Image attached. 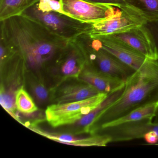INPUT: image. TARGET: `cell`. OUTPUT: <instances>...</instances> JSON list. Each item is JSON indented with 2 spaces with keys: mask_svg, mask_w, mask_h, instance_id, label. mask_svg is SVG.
<instances>
[{
  "mask_svg": "<svg viewBox=\"0 0 158 158\" xmlns=\"http://www.w3.org/2000/svg\"><path fill=\"white\" fill-rule=\"evenodd\" d=\"M83 1L92 2V3L110 4V5H113L119 8L125 4L123 0H83Z\"/></svg>",
  "mask_w": 158,
  "mask_h": 158,
  "instance_id": "obj_21",
  "label": "cell"
},
{
  "mask_svg": "<svg viewBox=\"0 0 158 158\" xmlns=\"http://www.w3.org/2000/svg\"><path fill=\"white\" fill-rule=\"evenodd\" d=\"M22 15L37 21L54 35L69 41L89 33L92 28V24L80 22L63 14L43 12L39 10L37 3Z\"/></svg>",
  "mask_w": 158,
  "mask_h": 158,
  "instance_id": "obj_3",
  "label": "cell"
},
{
  "mask_svg": "<svg viewBox=\"0 0 158 158\" xmlns=\"http://www.w3.org/2000/svg\"><path fill=\"white\" fill-rule=\"evenodd\" d=\"M15 102L17 109L23 113H32L37 110L32 98L23 88L20 89L16 92Z\"/></svg>",
  "mask_w": 158,
  "mask_h": 158,
  "instance_id": "obj_17",
  "label": "cell"
},
{
  "mask_svg": "<svg viewBox=\"0 0 158 158\" xmlns=\"http://www.w3.org/2000/svg\"><path fill=\"white\" fill-rule=\"evenodd\" d=\"M77 39L83 47L89 61L98 71L124 81L135 72L112 54L93 45L88 33Z\"/></svg>",
  "mask_w": 158,
  "mask_h": 158,
  "instance_id": "obj_5",
  "label": "cell"
},
{
  "mask_svg": "<svg viewBox=\"0 0 158 158\" xmlns=\"http://www.w3.org/2000/svg\"><path fill=\"white\" fill-rule=\"evenodd\" d=\"M30 129L52 140L75 146L105 147L109 143L111 142V138L105 134H94L90 136L83 137L73 135L71 134L50 133L35 127H30Z\"/></svg>",
  "mask_w": 158,
  "mask_h": 158,
  "instance_id": "obj_11",
  "label": "cell"
},
{
  "mask_svg": "<svg viewBox=\"0 0 158 158\" xmlns=\"http://www.w3.org/2000/svg\"><path fill=\"white\" fill-rule=\"evenodd\" d=\"M143 138L148 144L155 145L158 143V135L154 131H150L146 133Z\"/></svg>",
  "mask_w": 158,
  "mask_h": 158,
  "instance_id": "obj_22",
  "label": "cell"
},
{
  "mask_svg": "<svg viewBox=\"0 0 158 158\" xmlns=\"http://www.w3.org/2000/svg\"><path fill=\"white\" fill-rule=\"evenodd\" d=\"M158 100V59L152 60L145 68L135 71L126 79L121 95L98 117L93 132L138 107Z\"/></svg>",
  "mask_w": 158,
  "mask_h": 158,
  "instance_id": "obj_2",
  "label": "cell"
},
{
  "mask_svg": "<svg viewBox=\"0 0 158 158\" xmlns=\"http://www.w3.org/2000/svg\"><path fill=\"white\" fill-rule=\"evenodd\" d=\"M37 6L40 10L43 12H55L65 14L62 10L60 1L57 0H40Z\"/></svg>",
  "mask_w": 158,
  "mask_h": 158,
  "instance_id": "obj_18",
  "label": "cell"
},
{
  "mask_svg": "<svg viewBox=\"0 0 158 158\" xmlns=\"http://www.w3.org/2000/svg\"><path fill=\"white\" fill-rule=\"evenodd\" d=\"M81 81L93 86L101 93L109 94L124 86L125 81L96 69L88 61L79 76Z\"/></svg>",
  "mask_w": 158,
  "mask_h": 158,
  "instance_id": "obj_10",
  "label": "cell"
},
{
  "mask_svg": "<svg viewBox=\"0 0 158 158\" xmlns=\"http://www.w3.org/2000/svg\"><path fill=\"white\" fill-rule=\"evenodd\" d=\"M99 130L103 131L102 134L110 136L111 138V142H123L143 138L146 133L150 131H154L158 135V123L145 119Z\"/></svg>",
  "mask_w": 158,
  "mask_h": 158,
  "instance_id": "obj_9",
  "label": "cell"
},
{
  "mask_svg": "<svg viewBox=\"0 0 158 158\" xmlns=\"http://www.w3.org/2000/svg\"><path fill=\"white\" fill-rule=\"evenodd\" d=\"M2 41L33 67L54 64L70 41L23 15L0 21Z\"/></svg>",
  "mask_w": 158,
  "mask_h": 158,
  "instance_id": "obj_1",
  "label": "cell"
},
{
  "mask_svg": "<svg viewBox=\"0 0 158 158\" xmlns=\"http://www.w3.org/2000/svg\"><path fill=\"white\" fill-rule=\"evenodd\" d=\"M123 88L124 87L109 94L107 98L96 109L73 123L75 124V129L73 130V132L77 134L81 133H92L93 126L98 116L119 98Z\"/></svg>",
  "mask_w": 158,
  "mask_h": 158,
  "instance_id": "obj_13",
  "label": "cell"
},
{
  "mask_svg": "<svg viewBox=\"0 0 158 158\" xmlns=\"http://www.w3.org/2000/svg\"><path fill=\"white\" fill-rule=\"evenodd\" d=\"M101 93L93 86L83 82L64 84L54 91L53 99L57 103L83 100Z\"/></svg>",
  "mask_w": 158,
  "mask_h": 158,
  "instance_id": "obj_12",
  "label": "cell"
},
{
  "mask_svg": "<svg viewBox=\"0 0 158 158\" xmlns=\"http://www.w3.org/2000/svg\"><path fill=\"white\" fill-rule=\"evenodd\" d=\"M140 14L148 23L158 22V0H123Z\"/></svg>",
  "mask_w": 158,
  "mask_h": 158,
  "instance_id": "obj_16",
  "label": "cell"
},
{
  "mask_svg": "<svg viewBox=\"0 0 158 158\" xmlns=\"http://www.w3.org/2000/svg\"><path fill=\"white\" fill-rule=\"evenodd\" d=\"M108 95L99 93L83 100L52 104L45 112L46 119L53 127L73 124L96 109Z\"/></svg>",
  "mask_w": 158,
  "mask_h": 158,
  "instance_id": "obj_4",
  "label": "cell"
},
{
  "mask_svg": "<svg viewBox=\"0 0 158 158\" xmlns=\"http://www.w3.org/2000/svg\"><path fill=\"white\" fill-rule=\"evenodd\" d=\"M158 111V100L142 105L120 118L104 124L101 127L99 130L102 128L145 119H149L153 121Z\"/></svg>",
  "mask_w": 158,
  "mask_h": 158,
  "instance_id": "obj_14",
  "label": "cell"
},
{
  "mask_svg": "<svg viewBox=\"0 0 158 158\" xmlns=\"http://www.w3.org/2000/svg\"><path fill=\"white\" fill-rule=\"evenodd\" d=\"M155 145H157V146H158V143H157V144H155Z\"/></svg>",
  "mask_w": 158,
  "mask_h": 158,
  "instance_id": "obj_24",
  "label": "cell"
},
{
  "mask_svg": "<svg viewBox=\"0 0 158 158\" xmlns=\"http://www.w3.org/2000/svg\"><path fill=\"white\" fill-rule=\"evenodd\" d=\"M40 0H0V21L21 15Z\"/></svg>",
  "mask_w": 158,
  "mask_h": 158,
  "instance_id": "obj_15",
  "label": "cell"
},
{
  "mask_svg": "<svg viewBox=\"0 0 158 158\" xmlns=\"http://www.w3.org/2000/svg\"><path fill=\"white\" fill-rule=\"evenodd\" d=\"M66 15L83 23L93 24L114 14L119 7L83 0H59Z\"/></svg>",
  "mask_w": 158,
  "mask_h": 158,
  "instance_id": "obj_7",
  "label": "cell"
},
{
  "mask_svg": "<svg viewBox=\"0 0 158 158\" xmlns=\"http://www.w3.org/2000/svg\"><path fill=\"white\" fill-rule=\"evenodd\" d=\"M14 97L10 93H6L1 89L0 95V103L5 110L10 113L14 114L16 102Z\"/></svg>",
  "mask_w": 158,
  "mask_h": 158,
  "instance_id": "obj_19",
  "label": "cell"
},
{
  "mask_svg": "<svg viewBox=\"0 0 158 158\" xmlns=\"http://www.w3.org/2000/svg\"><path fill=\"white\" fill-rule=\"evenodd\" d=\"M148 22L139 13L126 4L118 8L114 14L98 23L92 24V36H107L129 31L144 25Z\"/></svg>",
  "mask_w": 158,
  "mask_h": 158,
  "instance_id": "obj_6",
  "label": "cell"
},
{
  "mask_svg": "<svg viewBox=\"0 0 158 158\" xmlns=\"http://www.w3.org/2000/svg\"><path fill=\"white\" fill-rule=\"evenodd\" d=\"M151 30L152 35H153L154 39H155L156 45H157L158 49V23L152 25V26L151 27ZM153 121H154L153 122L158 123V111L155 118L153 119Z\"/></svg>",
  "mask_w": 158,
  "mask_h": 158,
  "instance_id": "obj_23",
  "label": "cell"
},
{
  "mask_svg": "<svg viewBox=\"0 0 158 158\" xmlns=\"http://www.w3.org/2000/svg\"><path fill=\"white\" fill-rule=\"evenodd\" d=\"M109 36L123 42L148 59H158L156 41L147 24L135 27L127 32Z\"/></svg>",
  "mask_w": 158,
  "mask_h": 158,
  "instance_id": "obj_8",
  "label": "cell"
},
{
  "mask_svg": "<svg viewBox=\"0 0 158 158\" xmlns=\"http://www.w3.org/2000/svg\"><path fill=\"white\" fill-rule=\"evenodd\" d=\"M34 93L36 97L40 101H45L48 97L47 89L42 85H38L34 88Z\"/></svg>",
  "mask_w": 158,
  "mask_h": 158,
  "instance_id": "obj_20",
  "label": "cell"
}]
</instances>
